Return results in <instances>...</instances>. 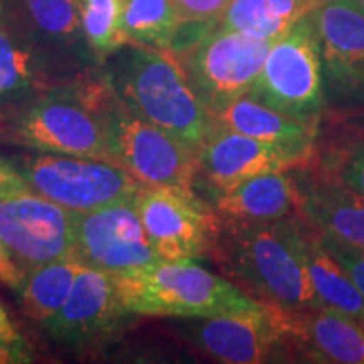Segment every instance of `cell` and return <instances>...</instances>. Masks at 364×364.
I'll list each match as a JSON object with an SVG mask.
<instances>
[{"label": "cell", "instance_id": "7c38bea8", "mask_svg": "<svg viewBox=\"0 0 364 364\" xmlns=\"http://www.w3.org/2000/svg\"><path fill=\"white\" fill-rule=\"evenodd\" d=\"M0 243L22 275L73 253V211L34 191L0 198Z\"/></svg>", "mask_w": 364, "mask_h": 364}, {"label": "cell", "instance_id": "484cf974", "mask_svg": "<svg viewBox=\"0 0 364 364\" xmlns=\"http://www.w3.org/2000/svg\"><path fill=\"white\" fill-rule=\"evenodd\" d=\"M83 36L98 58H108L124 48L122 0H80Z\"/></svg>", "mask_w": 364, "mask_h": 364}, {"label": "cell", "instance_id": "8992f818", "mask_svg": "<svg viewBox=\"0 0 364 364\" xmlns=\"http://www.w3.org/2000/svg\"><path fill=\"white\" fill-rule=\"evenodd\" d=\"M247 97L299 120L322 124L324 78L314 14L273 41Z\"/></svg>", "mask_w": 364, "mask_h": 364}, {"label": "cell", "instance_id": "6da1fadb", "mask_svg": "<svg viewBox=\"0 0 364 364\" xmlns=\"http://www.w3.org/2000/svg\"><path fill=\"white\" fill-rule=\"evenodd\" d=\"M209 258L257 302L289 312L324 307L304 263L297 213L272 221L220 216Z\"/></svg>", "mask_w": 364, "mask_h": 364}, {"label": "cell", "instance_id": "f546056e", "mask_svg": "<svg viewBox=\"0 0 364 364\" xmlns=\"http://www.w3.org/2000/svg\"><path fill=\"white\" fill-rule=\"evenodd\" d=\"M33 361V353L24 339L0 336V364H24Z\"/></svg>", "mask_w": 364, "mask_h": 364}, {"label": "cell", "instance_id": "f1b7e54d", "mask_svg": "<svg viewBox=\"0 0 364 364\" xmlns=\"http://www.w3.org/2000/svg\"><path fill=\"white\" fill-rule=\"evenodd\" d=\"M181 24H218L230 0H171Z\"/></svg>", "mask_w": 364, "mask_h": 364}, {"label": "cell", "instance_id": "44dd1931", "mask_svg": "<svg viewBox=\"0 0 364 364\" xmlns=\"http://www.w3.org/2000/svg\"><path fill=\"white\" fill-rule=\"evenodd\" d=\"M300 247L309 280L324 307L334 309L364 326V297L343 267L322 245L316 228L300 218Z\"/></svg>", "mask_w": 364, "mask_h": 364}, {"label": "cell", "instance_id": "3957f363", "mask_svg": "<svg viewBox=\"0 0 364 364\" xmlns=\"http://www.w3.org/2000/svg\"><path fill=\"white\" fill-rule=\"evenodd\" d=\"M124 102L198 152L218 125L171 49L132 46L108 76Z\"/></svg>", "mask_w": 364, "mask_h": 364}, {"label": "cell", "instance_id": "836d02e7", "mask_svg": "<svg viewBox=\"0 0 364 364\" xmlns=\"http://www.w3.org/2000/svg\"><path fill=\"white\" fill-rule=\"evenodd\" d=\"M353 2L356 4L359 9H363V11H364V0H353Z\"/></svg>", "mask_w": 364, "mask_h": 364}, {"label": "cell", "instance_id": "4fadbf2b", "mask_svg": "<svg viewBox=\"0 0 364 364\" xmlns=\"http://www.w3.org/2000/svg\"><path fill=\"white\" fill-rule=\"evenodd\" d=\"M193 341L208 356L228 364L292 361L280 309L255 302L238 311L199 317Z\"/></svg>", "mask_w": 364, "mask_h": 364}, {"label": "cell", "instance_id": "ac0fdd59", "mask_svg": "<svg viewBox=\"0 0 364 364\" xmlns=\"http://www.w3.org/2000/svg\"><path fill=\"white\" fill-rule=\"evenodd\" d=\"M309 169L364 198V110L326 115Z\"/></svg>", "mask_w": 364, "mask_h": 364}, {"label": "cell", "instance_id": "4316f807", "mask_svg": "<svg viewBox=\"0 0 364 364\" xmlns=\"http://www.w3.org/2000/svg\"><path fill=\"white\" fill-rule=\"evenodd\" d=\"M33 76V54L9 31L0 27V93L24 90Z\"/></svg>", "mask_w": 364, "mask_h": 364}, {"label": "cell", "instance_id": "5b68a950", "mask_svg": "<svg viewBox=\"0 0 364 364\" xmlns=\"http://www.w3.org/2000/svg\"><path fill=\"white\" fill-rule=\"evenodd\" d=\"M0 136L43 154L115 162L100 120L78 88H56L0 112Z\"/></svg>", "mask_w": 364, "mask_h": 364}, {"label": "cell", "instance_id": "9c48e42d", "mask_svg": "<svg viewBox=\"0 0 364 364\" xmlns=\"http://www.w3.org/2000/svg\"><path fill=\"white\" fill-rule=\"evenodd\" d=\"M135 204L145 235L162 260L209 258L220 216L194 189L144 184Z\"/></svg>", "mask_w": 364, "mask_h": 364}, {"label": "cell", "instance_id": "ffe728a7", "mask_svg": "<svg viewBox=\"0 0 364 364\" xmlns=\"http://www.w3.org/2000/svg\"><path fill=\"white\" fill-rule=\"evenodd\" d=\"M206 201L218 216L241 221H272L297 213L292 171L252 177Z\"/></svg>", "mask_w": 364, "mask_h": 364}, {"label": "cell", "instance_id": "7402d4cb", "mask_svg": "<svg viewBox=\"0 0 364 364\" xmlns=\"http://www.w3.org/2000/svg\"><path fill=\"white\" fill-rule=\"evenodd\" d=\"M324 0H230L218 24L250 38L275 41L306 17Z\"/></svg>", "mask_w": 364, "mask_h": 364}, {"label": "cell", "instance_id": "d4e9b609", "mask_svg": "<svg viewBox=\"0 0 364 364\" xmlns=\"http://www.w3.org/2000/svg\"><path fill=\"white\" fill-rule=\"evenodd\" d=\"M26 19L44 39L71 44L83 36L80 0H21Z\"/></svg>", "mask_w": 364, "mask_h": 364}, {"label": "cell", "instance_id": "d6a6232c", "mask_svg": "<svg viewBox=\"0 0 364 364\" xmlns=\"http://www.w3.org/2000/svg\"><path fill=\"white\" fill-rule=\"evenodd\" d=\"M0 336H4L7 339H22L19 332L16 331V327L11 324V321H9L7 314L2 307H0Z\"/></svg>", "mask_w": 364, "mask_h": 364}, {"label": "cell", "instance_id": "d6986e66", "mask_svg": "<svg viewBox=\"0 0 364 364\" xmlns=\"http://www.w3.org/2000/svg\"><path fill=\"white\" fill-rule=\"evenodd\" d=\"M221 127L248 135L262 142L279 145L282 149L294 150L312 157L321 124L304 122L285 113L273 110L257 100L245 95L216 115Z\"/></svg>", "mask_w": 364, "mask_h": 364}, {"label": "cell", "instance_id": "52a82bcc", "mask_svg": "<svg viewBox=\"0 0 364 364\" xmlns=\"http://www.w3.org/2000/svg\"><path fill=\"white\" fill-rule=\"evenodd\" d=\"M272 43L216 24L198 43L176 56L196 97L216 117L248 93Z\"/></svg>", "mask_w": 364, "mask_h": 364}, {"label": "cell", "instance_id": "4dcf8cb0", "mask_svg": "<svg viewBox=\"0 0 364 364\" xmlns=\"http://www.w3.org/2000/svg\"><path fill=\"white\" fill-rule=\"evenodd\" d=\"M24 189H29V188L26 186V182L19 174V171H17L11 162L4 161V159L0 157V198L16 194Z\"/></svg>", "mask_w": 364, "mask_h": 364}, {"label": "cell", "instance_id": "8fae6325", "mask_svg": "<svg viewBox=\"0 0 364 364\" xmlns=\"http://www.w3.org/2000/svg\"><path fill=\"white\" fill-rule=\"evenodd\" d=\"M73 253L85 267L124 275L162 260L145 235L135 196L90 211L73 213Z\"/></svg>", "mask_w": 364, "mask_h": 364}, {"label": "cell", "instance_id": "e575fe53", "mask_svg": "<svg viewBox=\"0 0 364 364\" xmlns=\"http://www.w3.org/2000/svg\"><path fill=\"white\" fill-rule=\"evenodd\" d=\"M4 24V11H2V4H0V27Z\"/></svg>", "mask_w": 364, "mask_h": 364}, {"label": "cell", "instance_id": "2e32d148", "mask_svg": "<svg viewBox=\"0 0 364 364\" xmlns=\"http://www.w3.org/2000/svg\"><path fill=\"white\" fill-rule=\"evenodd\" d=\"M292 361L364 364V326L329 307L282 311Z\"/></svg>", "mask_w": 364, "mask_h": 364}, {"label": "cell", "instance_id": "7a4b0ae2", "mask_svg": "<svg viewBox=\"0 0 364 364\" xmlns=\"http://www.w3.org/2000/svg\"><path fill=\"white\" fill-rule=\"evenodd\" d=\"M78 90L100 120L118 166L145 186L194 188L198 152L193 147L130 108L118 97L110 78Z\"/></svg>", "mask_w": 364, "mask_h": 364}, {"label": "cell", "instance_id": "ba28073f", "mask_svg": "<svg viewBox=\"0 0 364 364\" xmlns=\"http://www.w3.org/2000/svg\"><path fill=\"white\" fill-rule=\"evenodd\" d=\"M16 167L26 186L73 213L134 198L142 188L118 164L78 156H34L19 159Z\"/></svg>", "mask_w": 364, "mask_h": 364}, {"label": "cell", "instance_id": "9a60e30c", "mask_svg": "<svg viewBox=\"0 0 364 364\" xmlns=\"http://www.w3.org/2000/svg\"><path fill=\"white\" fill-rule=\"evenodd\" d=\"M129 316L118 299L115 275L83 267L63 307L43 322L54 339L83 344L105 336Z\"/></svg>", "mask_w": 364, "mask_h": 364}, {"label": "cell", "instance_id": "5bb4252c", "mask_svg": "<svg viewBox=\"0 0 364 364\" xmlns=\"http://www.w3.org/2000/svg\"><path fill=\"white\" fill-rule=\"evenodd\" d=\"M312 157L262 142L218 124L198 150L194 191L211 198L240 182L277 171L307 167Z\"/></svg>", "mask_w": 364, "mask_h": 364}, {"label": "cell", "instance_id": "30bf717a", "mask_svg": "<svg viewBox=\"0 0 364 364\" xmlns=\"http://www.w3.org/2000/svg\"><path fill=\"white\" fill-rule=\"evenodd\" d=\"M321 44L326 115L364 110V11L353 0H324L314 12Z\"/></svg>", "mask_w": 364, "mask_h": 364}, {"label": "cell", "instance_id": "603a6c76", "mask_svg": "<svg viewBox=\"0 0 364 364\" xmlns=\"http://www.w3.org/2000/svg\"><path fill=\"white\" fill-rule=\"evenodd\" d=\"M85 265L75 253L44 263L27 273L21 285V309L34 322L53 317L71 292L73 282Z\"/></svg>", "mask_w": 364, "mask_h": 364}, {"label": "cell", "instance_id": "277c9868", "mask_svg": "<svg viewBox=\"0 0 364 364\" xmlns=\"http://www.w3.org/2000/svg\"><path fill=\"white\" fill-rule=\"evenodd\" d=\"M115 282L124 311L136 316L199 318L257 302L194 260H159L115 275Z\"/></svg>", "mask_w": 364, "mask_h": 364}, {"label": "cell", "instance_id": "1f68e13d", "mask_svg": "<svg viewBox=\"0 0 364 364\" xmlns=\"http://www.w3.org/2000/svg\"><path fill=\"white\" fill-rule=\"evenodd\" d=\"M0 280L17 290L21 289L22 282H24V275H22L19 268L16 267V263L9 258L7 252L2 247V243H0Z\"/></svg>", "mask_w": 364, "mask_h": 364}, {"label": "cell", "instance_id": "83f0119b", "mask_svg": "<svg viewBox=\"0 0 364 364\" xmlns=\"http://www.w3.org/2000/svg\"><path fill=\"white\" fill-rule=\"evenodd\" d=\"M318 236H321L322 245L327 248V252L343 267V270L348 273L349 279L354 282V285L364 297V250L346 245L343 241L321 233V231H318Z\"/></svg>", "mask_w": 364, "mask_h": 364}, {"label": "cell", "instance_id": "cb8c5ba5", "mask_svg": "<svg viewBox=\"0 0 364 364\" xmlns=\"http://www.w3.org/2000/svg\"><path fill=\"white\" fill-rule=\"evenodd\" d=\"M179 26L171 0H122V34L127 46L171 49Z\"/></svg>", "mask_w": 364, "mask_h": 364}, {"label": "cell", "instance_id": "e0dca14e", "mask_svg": "<svg viewBox=\"0 0 364 364\" xmlns=\"http://www.w3.org/2000/svg\"><path fill=\"white\" fill-rule=\"evenodd\" d=\"M297 215L331 238L364 250V198L317 177L309 167L292 169Z\"/></svg>", "mask_w": 364, "mask_h": 364}]
</instances>
